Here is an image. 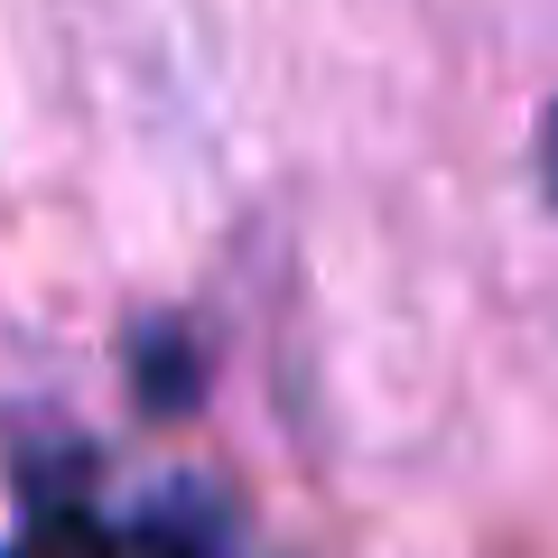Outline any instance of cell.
Listing matches in <instances>:
<instances>
[{
    "instance_id": "1",
    "label": "cell",
    "mask_w": 558,
    "mask_h": 558,
    "mask_svg": "<svg viewBox=\"0 0 558 558\" xmlns=\"http://www.w3.org/2000/svg\"><path fill=\"white\" fill-rule=\"evenodd\" d=\"M131 558H242V549H233V539H223L205 512H186V502H159V512L140 521Z\"/></svg>"
},
{
    "instance_id": "2",
    "label": "cell",
    "mask_w": 558,
    "mask_h": 558,
    "mask_svg": "<svg viewBox=\"0 0 558 558\" xmlns=\"http://www.w3.org/2000/svg\"><path fill=\"white\" fill-rule=\"evenodd\" d=\"M539 178H549V196H558V112L539 121Z\"/></svg>"
}]
</instances>
